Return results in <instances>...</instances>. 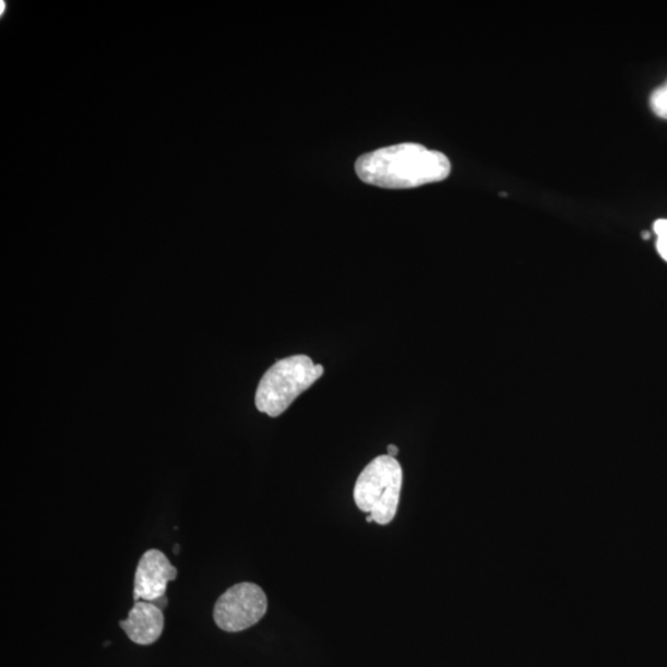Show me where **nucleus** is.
Returning <instances> with one entry per match:
<instances>
[{"instance_id": "obj_10", "label": "nucleus", "mask_w": 667, "mask_h": 667, "mask_svg": "<svg viewBox=\"0 0 667 667\" xmlns=\"http://www.w3.org/2000/svg\"><path fill=\"white\" fill-rule=\"evenodd\" d=\"M366 521H368L369 523H372L373 522L372 515L369 514L368 516H366Z\"/></svg>"}, {"instance_id": "obj_1", "label": "nucleus", "mask_w": 667, "mask_h": 667, "mask_svg": "<svg viewBox=\"0 0 667 667\" xmlns=\"http://www.w3.org/2000/svg\"><path fill=\"white\" fill-rule=\"evenodd\" d=\"M360 180L389 190H407L446 180L449 158L419 144H400L376 150L357 159Z\"/></svg>"}, {"instance_id": "obj_8", "label": "nucleus", "mask_w": 667, "mask_h": 667, "mask_svg": "<svg viewBox=\"0 0 667 667\" xmlns=\"http://www.w3.org/2000/svg\"><path fill=\"white\" fill-rule=\"evenodd\" d=\"M654 231L657 235L656 248L662 258L667 261V221H657L654 224Z\"/></svg>"}, {"instance_id": "obj_3", "label": "nucleus", "mask_w": 667, "mask_h": 667, "mask_svg": "<svg viewBox=\"0 0 667 667\" xmlns=\"http://www.w3.org/2000/svg\"><path fill=\"white\" fill-rule=\"evenodd\" d=\"M403 485V469L396 457L382 455L362 469L354 488L359 510L372 515L373 522L388 525L396 516Z\"/></svg>"}, {"instance_id": "obj_2", "label": "nucleus", "mask_w": 667, "mask_h": 667, "mask_svg": "<svg viewBox=\"0 0 667 667\" xmlns=\"http://www.w3.org/2000/svg\"><path fill=\"white\" fill-rule=\"evenodd\" d=\"M324 374L322 365L307 355H295L277 361L261 379L257 392V408L276 418Z\"/></svg>"}, {"instance_id": "obj_5", "label": "nucleus", "mask_w": 667, "mask_h": 667, "mask_svg": "<svg viewBox=\"0 0 667 667\" xmlns=\"http://www.w3.org/2000/svg\"><path fill=\"white\" fill-rule=\"evenodd\" d=\"M177 569L163 551L150 549L141 557L134 580V599L156 603L166 597L168 582L176 580Z\"/></svg>"}, {"instance_id": "obj_7", "label": "nucleus", "mask_w": 667, "mask_h": 667, "mask_svg": "<svg viewBox=\"0 0 667 667\" xmlns=\"http://www.w3.org/2000/svg\"><path fill=\"white\" fill-rule=\"evenodd\" d=\"M651 106L657 117L667 119V82L653 92Z\"/></svg>"}, {"instance_id": "obj_4", "label": "nucleus", "mask_w": 667, "mask_h": 667, "mask_svg": "<svg viewBox=\"0 0 667 667\" xmlns=\"http://www.w3.org/2000/svg\"><path fill=\"white\" fill-rule=\"evenodd\" d=\"M267 612L264 589L251 582L234 585L214 606V622L222 631L238 633L258 624Z\"/></svg>"}, {"instance_id": "obj_9", "label": "nucleus", "mask_w": 667, "mask_h": 667, "mask_svg": "<svg viewBox=\"0 0 667 667\" xmlns=\"http://www.w3.org/2000/svg\"><path fill=\"white\" fill-rule=\"evenodd\" d=\"M389 455L392 457H396L398 454V448L396 445L390 444L388 446Z\"/></svg>"}, {"instance_id": "obj_6", "label": "nucleus", "mask_w": 667, "mask_h": 667, "mask_svg": "<svg viewBox=\"0 0 667 667\" xmlns=\"http://www.w3.org/2000/svg\"><path fill=\"white\" fill-rule=\"evenodd\" d=\"M164 609L146 600H138L129 616L120 622L131 642L152 645L162 636L165 628Z\"/></svg>"}]
</instances>
